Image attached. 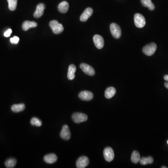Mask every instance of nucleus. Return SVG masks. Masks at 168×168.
I'll return each instance as SVG.
<instances>
[{"mask_svg": "<svg viewBox=\"0 0 168 168\" xmlns=\"http://www.w3.org/2000/svg\"><path fill=\"white\" fill-rule=\"evenodd\" d=\"M49 25L54 33L55 34H59L63 31V26L57 21H52L50 22Z\"/></svg>", "mask_w": 168, "mask_h": 168, "instance_id": "f257e3e1", "label": "nucleus"}, {"mask_svg": "<svg viewBox=\"0 0 168 168\" xmlns=\"http://www.w3.org/2000/svg\"><path fill=\"white\" fill-rule=\"evenodd\" d=\"M156 49H157V46H156V44L154 43H152L147 44V46H144L142 49V51L146 55L150 56L153 55L155 53V51H156Z\"/></svg>", "mask_w": 168, "mask_h": 168, "instance_id": "f03ea898", "label": "nucleus"}, {"mask_svg": "<svg viewBox=\"0 0 168 168\" xmlns=\"http://www.w3.org/2000/svg\"><path fill=\"white\" fill-rule=\"evenodd\" d=\"M135 25L139 28H142L145 26L146 21L144 16L140 14H136L134 16Z\"/></svg>", "mask_w": 168, "mask_h": 168, "instance_id": "7ed1b4c3", "label": "nucleus"}, {"mask_svg": "<svg viewBox=\"0 0 168 168\" xmlns=\"http://www.w3.org/2000/svg\"><path fill=\"white\" fill-rule=\"evenodd\" d=\"M110 31L113 36L116 39L120 38L122 35V30L118 24L112 23L110 25Z\"/></svg>", "mask_w": 168, "mask_h": 168, "instance_id": "20e7f679", "label": "nucleus"}, {"mask_svg": "<svg viewBox=\"0 0 168 168\" xmlns=\"http://www.w3.org/2000/svg\"><path fill=\"white\" fill-rule=\"evenodd\" d=\"M72 119L74 122L80 123L87 121L88 119V117L87 115L83 113H76L73 114L72 115Z\"/></svg>", "mask_w": 168, "mask_h": 168, "instance_id": "39448f33", "label": "nucleus"}, {"mask_svg": "<svg viewBox=\"0 0 168 168\" xmlns=\"http://www.w3.org/2000/svg\"><path fill=\"white\" fill-rule=\"evenodd\" d=\"M103 155L105 160L108 162L113 161L115 157L114 150L110 147H107L105 148L103 152Z\"/></svg>", "mask_w": 168, "mask_h": 168, "instance_id": "423d86ee", "label": "nucleus"}, {"mask_svg": "<svg viewBox=\"0 0 168 168\" xmlns=\"http://www.w3.org/2000/svg\"><path fill=\"white\" fill-rule=\"evenodd\" d=\"M80 68L83 70L84 73L88 75L92 76L94 75L95 74L94 69L91 66H90L87 63H81L80 65Z\"/></svg>", "mask_w": 168, "mask_h": 168, "instance_id": "0eeeda50", "label": "nucleus"}, {"mask_svg": "<svg viewBox=\"0 0 168 168\" xmlns=\"http://www.w3.org/2000/svg\"><path fill=\"white\" fill-rule=\"evenodd\" d=\"M60 135L61 138L63 140H69L70 139L71 134H70L69 127L68 125H65L63 127Z\"/></svg>", "mask_w": 168, "mask_h": 168, "instance_id": "6e6552de", "label": "nucleus"}, {"mask_svg": "<svg viewBox=\"0 0 168 168\" xmlns=\"http://www.w3.org/2000/svg\"><path fill=\"white\" fill-rule=\"evenodd\" d=\"M89 163V160L87 156H82L78 159L77 161L76 166L78 168H86Z\"/></svg>", "mask_w": 168, "mask_h": 168, "instance_id": "1a4fd4ad", "label": "nucleus"}, {"mask_svg": "<svg viewBox=\"0 0 168 168\" xmlns=\"http://www.w3.org/2000/svg\"><path fill=\"white\" fill-rule=\"evenodd\" d=\"M93 39L95 46L98 49H101L104 47V40L102 36L99 35H95L94 36Z\"/></svg>", "mask_w": 168, "mask_h": 168, "instance_id": "9d476101", "label": "nucleus"}, {"mask_svg": "<svg viewBox=\"0 0 168 168\" xmlns=\"http://www.w3.org/2000/svg\"><path fill=\"white\" fill-rule=\"evenodd\" d=\"M79 98L84 101H89L94 98V94L92 92L88 91H82L79 94Z\"/></svg>", "mask_w": 168, "mask_h": 168, "instance_id": "9b49d317", "label": "nucleus"}, {"mask_svg": "<svg viewBox=\"0 0 168 168\" xmlns=\"http://www.w3.org/2000/svg\"><path fill=\"white\" fill-rule=\"evenodd\" d=\"M93 13V9L91 8H87L84 11L81 15L80 20L83 22L87 21L88 19L92 16Z\"/></svg>", "mask_w": 168, "mask_h": 168, "instance_id": "f8f14e48", "label": "nucleus"}, {"mask_svg": "<svg viewBox=\"0 0 168 168\" xmlns=\"http://www.w3.org/2000/svg\"><path fill=\"white\" fill-rule=\"evenodd\" d=\"M46 8L45 5L43 3L38 4L36 7V10L34 14V16L35 18H40L43 15L44 10Z\"/></svg>", "mask_w": 168, "mask_h": 168, "instance_id": "ddd939ff", "label": "nucleus"}, {"mask_svg": "<svg viewBox=\"0 0 168 168\" xmlns=\"http://www.w3.org/2000/svg\"><path fill=\"white\" fill-rule=\"evenodd\" d=\"M76 71V67L74 64H70L68 68V71L67 77L69 80L72 81L75 77V73Z\"/></svg>", "mask_w": 168, "mask_h": 168, "instance_id": "4468645a", "label": "nucleus"}, {"mask_svg": "<svg viewBox=\"0 0 168 168\" xmlns=\"http://www.w3.org/2000/svg\"><path fill=\"white\" fill-rule=\"evenodd\" d=\"M57 157L54 154H50L46 155L44 157V161L45 162L49 164L54 163L57 161Z\"/></svg>", "mask_w": 168, "mask_h": 168, "instance_id": "2eb2a0df", "label": "nucleus"}, {"mask_svg": "<svg viewBox=\"0 0 168 168\" xmlns=\"http://www.w3.org/2000/svg\"><path fill=\"white\" fill-rule=\"evenodd\" d=\"M69 8V3L67 2L63 1L59 4L57 9L59 12L61 13L64 14L67 12Z\"/></svg>", "mask_w": 168, "mask_h": 168, "instance_id": "dca6fc26", "label": "nucleus"}, {"mask_svg": "<svg viewBox=\"0 0 168 168\" xmlns=\"http://www.w3.org/2000/svg\"><path fill=\"white\" fill-rule=\"evenodd\" d=\"M37 26V23L35 22L26 21L24 22L22 24V29L24 31H27L29 29L36 27Z\"/></svg>", "mask_w": 168, "mask_h": 168, "instance_id": "f3484780", "label": "nucleus"}, {"mask_svg": "<svg viewBox=\"0 0 168 168\" xmlns=\"http://www.w3.org/2000/svg\"><path fill=\"white\" fill-rule=\"evenodd\" d=\"M25 105L23 103L15 104L11 107V110L14 113H19L22 112L25 109Z\"/></svg>", "mask_w": 168, "mask_h": 168, "instance_id": "a211bd4d", "label": "nucleus"}, {"mask_svg": "<svg viewBox=\"0 0 168 168\" xmlns=\"http://www.w3.org/2000/svg\"><path fill=\"white\" fill-rule=\"evenodd\" d=\"M116 89L113 87L108 88L105 91V96L106 98L108 99H111L116 94Z\"/></svg>", "mask_w": 168, "mask_h": 168, "instance_id": "6ab92c4d", "label": "nucleus"}, {"mask_svg": "<svg viewBox=\"0 0 168 168\" xmlns=\"http://www.w3.org/2000/svg\"><path fill=\"white\" fill-rule=\"evenodd\" d=\"M142 5L145 7H148L150 10L155 9V7L154 4L152 3L151 0H141Z\"/></svg>", "mask_w": 168, "mask_h": 168, "instance_id": "aec40b11", "label": "nucleus"}, {"mask_svg": "<svg viewBox=\"0 0 168 168\" xmlns=\"http://www.w3.org/2000/svg\"><path fill=\"white\" fill-rule=\"evenodd\" d=\"M154 162V159L151 156H148L147 157H143L141 158L139 162L142 165H147V164H152Z\"/></svg>", "mask_w": 168, "mask_h": 168, "instance_id": "412c9836", "label": "nucleus"}, {"mask_svg": "<svg viewBox=\"0 0 168 168\" xmlns=\"http://www.w3.org/2000/svg\"><path fill=\"white\" fill-rule=\"evenodd\" d=\"M16 164V160L14 158H9L7 159L5 163V166L8 168H14Z\"/></svg>", "mask_w": 168, "mask_h": 168, "instance_id": "4be33fe9", "label": "nucleus"}, {"mask_svg": "<svg viewBox=\"0 0 168 168\" xmlns=\"http://www.w3.org/2000/svg\"><path fill=\"white\" fill-rule=\"evenodd\" d=\"M131 161L134 163H137L139 162L141 159L140 155L137 151H133L131 156Z\"/></svg>", "mask_w": 168, "mask_h": 168, "instance_id": "5701e85b", "label": "nucleus"}, {"mask_svg": "<svg viewBox=\"0 0 168 168\" xmlns=\"http://www.w3.org/2000/svg\"><path fill=\"white\" fill-rule=\"evenodd\" d=\"M9 3V9L11 11H14L17 7V0H7Z\"/></svg>", "mask_w": 168, "mask_h": 168, "instance_id": "b1692460", "label": "nucleus"}, {"mask_svg": "<svg viewBox=\"0 0 168 168\" xmlns=\"http://www.w3.org/2000/svg\"><path fill=\"white\" fill-rule=\"evenodd\" d=\"M30 123L32 126H36V127H40L42 124L41 121L38 118H36V117H34L31 119Z\"/></svg>", "mask_w": 168, "mask_h": 168, "instance_id": "393cba45", "label": "nucleus"}, {"mask_svg": "<svg viewBox=\"0 0 168 168\" xmlns=\"http://www.w3.org/2000/svg\"><path fill=\"white\" fill-rule=\"evenodd\" d=\"M10 42L13 44H17L19 42V38L17 36H14L13 37L10 38Z\"/></svg>", "mask_w": 168, "mask_h": 168, "instance_id": "a878e982", "label": "nucleus"}, {"mask_svg": "<svg viewBox=\"0 0 168 168\" xmlns=\"http://www.w3.org/2000/svg\"><path fill=\"white\" fill-rule=\"evenodd\" d=\"M11 33H12V29H9L8 30L5 31L4 34V36H5V37H9L10 35H11Z\"/></svg>", "mask_w": 168, "mask_h": 168, "instance_id": "bb28decb", "label": "nucleus"}, {"mask_svg": "<svg viewBox=\"0 0 168 168\" xmlns=\"http://www.w3.org/2000/svg\"><path fill=\"white\" fill-rule=\"evenodd\" d=\"M164 79L165 81H168V75H166L164 76Z\"/></svg>", "mask_w": 168, "mask_h": 168, "instance_id": "cd10ccee", "label": "nucleus"}, {"mask_svg": "<svg viewBox=\"0 0 168 168\" xmlns=\"http://www.w3.org/2000/svg\"><path fill=\"white\" fill-rule=\"evenodd\" d=\"M164 86H165V87L168 89V82H165L164 83Z\"/></svg>", "mask_w": 168, "mask_h": 168, "instance_id": "c85d7f7f", "label": "nucleus"}, {"mask_svg": "<svg viewBox=\"0 0 168 168\" xmlns=\"http://www.w3.org/2000/svg\"><path fill=\"white\" fill-rule=\"evenodd\" d=\"M167 167H165V166H163V167H162V168H166Z\"/></svg>", "mask_w": 168, "mask_h": 168, "instance_id": "c756f323", "label": "nucleus"}, {"mask_svg": "<svg viewBox=\"0 0 168 168\" xmlns=\"http://www.w3.org/2000/svg\"><path fill=\"white\" fill-rule=\"evenodd\" d=\"M167 143H168V142H167Z\"/></svg>", "mask_w": 168, "mask_h": 168, "instance_id": "7c9ffc66", "label": "nucleus"}]
</instances>
